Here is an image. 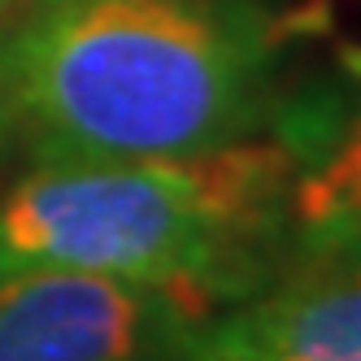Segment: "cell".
<instances>
[{"instance_id": "6da1fadb", "label": "cell", "mask_w": 361, "mask_h": 361, "mask_svg": "<svg viewBox=\"0 0 361 361\" xmlns=\"http://www.w3.org/2000/svg\"><path fill=\"white\" fill-rule=\"evenodd\" d=\"M279 22L257 0H13L0 126L27 161L183 157L270 114Z\"/></svg>"}, {"instance_id": "7a4b0ae2", "label": "cell", "mask_w": 361, "mask_h": 361, "mask_svg": "<svg viewBox=\"0 0 361 361\" xmlns=\"http://www.w3.org/2000/svg\"><path fill=\"white\" fill-rule=\"evenodd\" d=\"M292 152L235 140L183 157L27 161L0 192V274L66 270L240 305L292 257Z\"/></svg>"}, {"instance_id": "3957f363", "label": "cell", "mask_w": 361, "mask_h": 361, "mask_svg": "<svg viewBox=\"0 0 361 361\" xmlns=\"http://www.w3.org/2000/svg\"><path fill=\"white\" fill-rule=\"evenodd\" d=\"M196 305L96 274H0V361H178Z\"/></svg>"}, {"instance_id": "277c9868", "label": "cell", "mask_w": 361, "mask_h": 361, "mask_svg": "<svg viewBox=\"0 0 361 361\" xmlns=\"http://www.w3.org/2000/svg\"><path fill=\"white\" fill-rule=\"evenodd\" d=\"M204 322L266 353L361 361V244L292 252L266 288Z\"/></svg>"}, {"instance_id": "5b68a950", "label": "cell", "mask_w": 361, "mask_h": 361, "mask_svg": "<svg viewBox=\"0 0 361 361\" xmlns=\"http://www.w3.org/2000/svg\"><path fill=\"white\" fill-rule=\"evenodd\" d=\"M274 140L292 152V252L361 244V92L292 96L274 114Z\"/></svg>"}, {"instance_id": "8992f818", "label": "cell", "mask_w": 361, "mask_h": 361, "mask_svg": "<svg viewBox=\"0 0 361 361\" xmlns=\"http://www.w3.org/2000/svg\"><path fill=\"white\" fill-rule=\"evenodd\" d=\"M178 361H314V357L266 353V348H252V344H240V340H226L209 322H196L188 331L183 348H178Z\"/></svg>"}, {"instance_id": "52a82bcc", "label": "cell", "mask_w": 361, "mask_h": 361, "mask_svg": "<svg viewBox=\"0 0 361 361\" xmlns=\"http://www.w3.org/2000/svg\"><path fill=\"white\" fill-rule=\"evenodd\" d=\"M340 57H344V70L353 74V79H361V44H344Z\"/></svg>"}, {"instance_id": "ba28073f", "label": "cell", "mask_w": 361, "mask_h": 361, "mask_svg": "<svg viewBox=\"0 0 361 361\" xmlns=\"http://www.w3.org/2000/svg\"><path fill=\"white\" fill-rule=\"evenodd\" d=\"M5 140H9V135H5V126H0V148H5Z\"/></svg>"}, {"instance_id": "9c48e42d", "label": "cell", "mask_w": 361, "mask_h": 361, "mask_svg": "<svg viewBox=\"0 0 361 361\" xmlns=\"http://www.w3.org/2000/svg\"><path fill=\"white\" fill-rule=\"evenodd\" d=\"M9 5H13V0H0V13H5V9H9Z\"/></svg>"}]
</instances>
